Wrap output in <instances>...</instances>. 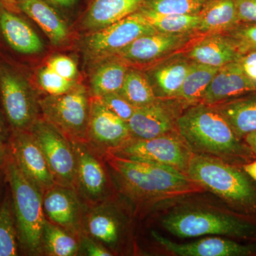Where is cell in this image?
<instances>
[{"label":"cell","instance_id":"d6a6232c","mask_svg":"<svg viewBox=\"0 0 256 256\" xmlns=\"http://www.w3.org/2000/svg\"><path fill=\"white\" fill-rule=\"evenodd\" d=\"M206 0H144L140 9L162 14H198Z\"/></svg>","mask_w":256,"mask_h":256},{"label":"cell","instance_id":"4fadbf2b","mask_svg":"<svg viewBox=\"0 0 256 256\" xmlns=\"http://www.w3.org/2000/svg\"><path fill=\"white\" fill-rule=\"evenodd\" d=\"M132 137L127 122L109 110L98 98L90 100L87 142L110 151Z\"/></svg>","mask_w":256,"mask_h":256},{"label":"cell","instance_id":"277c9868","mask_svg":"<svg viewBox=\"0 0 256 256\" xmlns=\"http://www.w3.org/2000/svg\"><path fill=\"white\" fill-rule=\"evenodd\" d=\"M186 174L197 184L230 201L249 202L255 196L252 185L240 172L207 154H192Z\"/></svg>","mask_w":256,"mask_h":256},{"label":"cell","instance_id":"5b68a950","mask_svg":"<svg viewBox=\"0 0 256 256\" xmlns=\"http://www.w3.org/2000/svg\"><path fill=\"white\" fill-rule=\"evenodd\" d=\"M44 118L70 140L87 142L90 100L85 88L76 85L66 94L38 100Z\"/></svg>","mask_w":256,"mask_h":256},{"label":"cell","instance_id":"60d3db41","mask_svg":"<svg viewBox=\"0 0 256 256\" xmlns=\"http://www.w3.org/2000/svg\"><path fill=\"white\" fill-rule=\"evenodd\" d=\"M10 134L6 124H5L4 118L0 110V144L8 146Z\"/></svg>","mask_w":256,"mask_h":256},{"label":"cell","instance_id":"b9f144b4","mask_svg":"<svg viewBox=\"0 0 256 256\" xmlns=\"http://www.w3.org/2000/svg\"><path fill=\"white\" fill-rule=\"evenodd\" d=\"M0 2L4 6L5 9L13 12H16L20 9L16 0H0Z\"/></svg>","mask_w":256,"mask_h":256},{"label":"cell","instance_id":"1f68e13d","mask_svg":"<svg viewBox=\"0 0 256 256\" xmlns=\"http://www.w3.org/2000/svg\"><path fill=\"white\" fill-rule=\"evenodd\" d=\"M18 244L12 202L8 197L0 206V256H18Z\"/></svg>","mask_w":256,"mask_h":256},{"label":"cell","instance_id":"cb8c5ba5","mask_svg":"<svg viewBox=\"0 0 256 256\" xmlns=\"http://www.w3.org/2000/svg\"><path fill=\"white\" fill-rule=\"evenodd\" d=\"M237 137L256 131V92L216 104Z\"/></svg>","mask_w":256,"mask_h":256},{"label":"cell","instance_id":"8992f818","mask_svg":"<svg viewBox=\"0 0 256 256\" xmlns=\"http://www.w3.org/2000/svg\"><path fill=\"white\" fill-rule=\"evenodd\" d=\"M28 131L41 148L56 184L75 188L76 156L72 140L46 120H37Z\"/></svg>","mask_w":256,"mask_h":256},{"label":"cell","instance_id":"f6af8a7d","mask_svg":"<svg viewBox=\"0 0 256 256\" xmlns=\"http://www.w3.org/2000/svg\"><path fill=\"white\" fill-rule=\"evenodd\" d=\"M245 137L248 144L254 150L256 151V131L247 134Z\"/></svg>","mask_w":256,"mask_h":256},{"label":"cell","instance_id":"4316f807","mask_svg":"<svg viewBox=\"0 0 256 256\" xmlns=\"http://www.w3.org/2000/svg\"><path fill=\"white\" fill-rule=\"evenodd\" d=\"M218 69L193 62L182 86L172 100L190 107L200 104Z\"/></svg>","mask_w":256,"mask_h":256},{"label":"cell","instance_id":"e0dca14e","mask_svg":"<svg viewBox=\"0 0 256 256\" xmlns=\"http://www.w3.org/2000/svg\"><path fill=\"white\" fill-rule=\"evenodd\" d=\"M156 242L170 252L181 256H240L250 255L256 246H245L233 240L210 237L188 244H176L163 236L152 232Z\"/></svg>","mask_w":256,"mask_h":256},{"label":"cell","instance_id":"44dd1931","mask_svg":"<svg viewBox=\"0 0 256 256\" xmlns=\"http://www.w3.org/2000/svg\"><path fill=\"white\" fill-rule=\"evenodd\" d=\"M15 12L0 11V32L9 46L22 54H35L43 50V44L36 32Z\"/></svg>","mask_w":256,"mask_h":256},{"label":"cell","instance_id":"8d00e7d4","mask_svg":"<svg viewBox=\"0 0 256 256\" xmlns=\"http://www.w3.org/2000/svg\"><path fill=\"white\" fill-rule=\"evenodd\" d=\"M46 66L55 73L70 80H75L78 75L76 64L66 56H56L47 62Z\"/></svg>","mask_w":256,"mask_h":256},{"label":"cell","instance_id":"7402d4cb","mask_svg":"<svg viewBox=\"0 0 256 256\" xmlns=\"http://www.w3.org/2000/svg\"><path fill=\"white\" fill-rule=\"evenodd\" d=\"M144 0H94L84 25L94 32L107 28L140 9Z\"/></svg>","mask_w":256,"mask_h":256},{"label":"cell","instance_id":"2e32d148","mask_svg":"<svg viewBox=\"0 0 256 256\" xmlns=\"http://www.w3.org/2000/svg\"><path fill=\"white\" fill-rule=\"evenodd\" d=\"M192 64L184 52L170 56L146 68L144 73L156 97L172 100L182 86Z\"/></svg>","mask_w":256,"mask_h":256},{"label":"cell","instance_id":"f546056e","mask_svg":"<svg viewBox=\"0 0 256 256\" xmlns=\"http://www.w3.org/2000/svg\"><path fill=\"white\" fill-rule=\"evenodd\" d=\"M119 94L136 108L149 105L159 99L146 74L137 68L128 69Z\"/></svg>","mask_w":256,"mask_h":256},{"label":"cell","instance_id":"74e56055","mask_svg":"<svg viewBox=\"0 0 256 256\" xmlns=\"http://www.w3.org/2000/svg\"><path fill=\"white\" fill-rule=\"evenodd\" d=\"M236 62L244 75L256 85V50H248L240 54Z\"/></svg>","mask_w":256,"mask_h":256},{"label":"cell","instance_id":"ee69618b","mask_svg":"<svg viewBox=\"0 0 256 256\" xmlns=\"http://www.w3.org/2000/svg\"><path fill=\"white\" fill-rule=\"evenodd\" d=\"M8 154H9L8 146L0 144V168L4 166Z\"/></svg>","mask_w":256,"mask_h":256},{"label":"cell","instance_id":"f35d334b","mask_svg":"<svg viewBox=\"0 0 256 256\" xmlns=\"http://www.w3.org/2000/svg\"><path fill=\"white\" fill-rule=\"evenodd\" d=\"M240 24L256 23V0H235Z\"/></svg>","mask_w":256,"mask_h":256},{"label":"cell","instance_id":"e575fe53","mask_svg":"<svg viewBox=\"0 0 256 256\" xmlns=\"http://www.w3.org/2000/svg\"><path fill=\"white\" fill-rule=\"evenodd\" d=\"M224 34L232 40L239 54L256 50V23L240 24Z\"/></svg>","mask_w":256,"mask_h":256},{"label":"cell","instance_id":"484cf974","mask_svg":"<svg viewBox=\"0 0 256 256\" xmlns=\"http://www.w3.org/2000/svg\"><path fill=\"white\" fill-rule=\"evenodd\" d=\"M92 74L90 88L94 97L119 92L130 67L127 62L118 56L107 58Z\"/></svg>","mask_w":256,"mask_h":256},{"label":"cell","instance_id":"7bdbcfd3","mask_svg":"<svg viewBox=\"0 0 256 256\" xmlns=\"http://www.w3.org/2000/svg\"><path fill=\"white\" fill-rule=\"evenodd\" d=\"M244 168L246 172L256 181V160L252 163L246 164Z\"/></svg>","mask_w":256,"mask_h":256},{"label":"cell","instance_id":"4dcf8cb0","mask_svg":"<svg viewBox=\"0 0 256 256\" xmlns=\"http://www.w3.org/2000/svg\"><path fill=\"white\" fill-rule=\"evenodd\" d=\"M86 224L88 232L95 240L107 245H114L118 240V222L105 207L94 208L88 216Z\"/></svg>","mask_w":256,"mask_h":256},{"label":"cell","instance_id":"7c38bea8","mask_svg":"<svg viewBox=\"0 0 256 256\" xmlns=\"http://www.w3.org/2000/svg\"><path fill=\"white\" fill-rule=\"evenodd\" d=\"M8 149L22 172L43 194L54 186L46 158L30 131H12Z\"/></svg>","mask_w":256,"mask_h":256},{"label":"cell","instance_id":"9a60e30c","mask_svg":"<svg viewBox=\"0 0 256 256\" xmlns=\"http://www.w3.org/2000/svg\"><path fill=\"white\" fill-rule=\"evenodd\" d=\"M72 142L76 156L75 188L88 201L96 203L102 198L107 188L105 170L87 142Z\"/></svg>","mask_w":256,"mask_h":256},{"label":"cell","instance_id":"3957f363","mask_svg":"<svg viewBox=\"0 0 256 256\" xmlns=\"http://www.w3.org/2000/svg\"><path fill=\"white\" fill-rule=\"evenodd\" d=\"M4 168L11 190L18 242L26 252H41L42 232L46 220L43 194L22 172L10 151Z\"/></svg>","mask_w":256,"mask_h":256},{"label":"cell","instance_id":"d6986e66","mask_svg":"<svg viewBox=\"0 0 256 256\" xmlns=\"http://www.w3.org/2000/svg\"><path fill=\"white\" fill-rule=\"evenodd\" d=\"M252 92H256V84L246 78L236 60L218 69L200 104L216 105Z\"/></svg>","mask_w":256,"mask_h":256},{"label":"cell","instance_id":"8fae6325","mask_svg":"<svg viewBox=\"0 0 256 256\" xmlns=\"http://www.w3.org/2000/svg\"><path fill=\"white\" fill-rule=\"evenodd\" d=\"M198 32L188 34H165L161 32L138 38L118 52V56L128 64L152 65L178 53L193 43Z\"/></svg>","mask_w":256,"mask_h":256},{"label":"cell","instance_id":"ac0fdd59","mask_svg":"<svg viewBox=\"0 0 256 256\" xmlns=\"http://www.w3.org/2000/svg\"><path fill=\"white\" fill-rule=\"evenodd\" d=\"M128 127L136 139H151L169 134L176 126L174 112L170 106L158 99L152 104L136 108Z\"/></svg>","mask_w":256,"mask_h":256},{"label":"cell","instance_id":"6da1fadb","mask_svg":"<svg viewBox=\"0 0 256 256\" xmlns=\"http://www.w3.org/2000/svg\"><path fill=\"white\" fill-rule=\"evenodd\" d=\"M108 162L128 190L141 196H178L200 190L188 174L168 165L108 152Z\"/></svg>","mask_w":256,"mask_h":256},{"label":"cell","instance_id":"7a4b0ae2","mask_svg":"<svg viewBox=\"0 0 256 256\" xmlns=\"http://www.w3.org/2000/svg\"><path fill=\"white\" fill-rule=\"evenodd\" d=\"M176 128L190 148L202 154L230 156L242 152L238 138L215 106H190L176 118Z\"/></svg>","mask_w":256,"mask_h":256},{"label":"cell","instance_id":"d4e9b609","mask_svg":"<svg viewBox=\"0 0 256 256\" xmlns=\"http://www.w3.org/2000/svg\"><path fill=\"white\" fill-rule=\"evenodd\" d=\"M18 6L41 28L54 44H60L68 36L63 20L44 0H18Z\"/></svg>","mask_w":256,"mask_h":256},{"label":"cell","instance_id":"52a82bcc","mask_svg":"<svg viewBox=\"0 0 256 256\" xmlns=\"http://www.w3.org/2000/svg\"><path fill=\"white\" fill-rule=\"evenodd\" d=\"M0 95L12 131H28L37 120L38 101L22 76L8 66H0Z\"/></svg>","mask_w":256,"mask_h":256},{"label":"cell","instance_id":"ba28073f","mask_svg":"<svg viewBox=\"0 0 256 256\" xmlns=\"http://www.w3.org/2000/svg\"><path fill=\"white\" fill-rule=\"evenodd\" d=\"M162 224L170 233L180 238L212 235L244 236L252 232L250 224L234 217L201 210L170 215L162 220Z\"/></svg>","mask_w":256,"mask_h":256},{"label":"cell","instance_id":"ffe728a7","mask_svg":"<svg viewBox=\"0 0 256 256\" xmlns=\"http://www.w3.org/2000/svg\"><path fill=\"white\" fill-rule=\"evenodd\" d=\"M184 54L195 63L215 68L236 62L240 54L226 34H205L196 42H193Z\"/></svg>","mask_w":256,"mask_h":256},{"label":"cell","instance_id":"836d02e7","mask_svg":"<svg viewBox=\"0 0 256 256\" xmlns=\"http://www.w3.org/2000/svg\"><path fill=\"white\" fill-rule=\"evenodd\" d=\"M38 78L40 86L50 96L66 94L76 85L74 80L63 78L46 66L40 70Z\"/></svg>","mask_w":256,"mask_h":256},{"label":"cell","instance_id":"9c48e42d","mask_svg":"<svg viewBox=\"0 0 256 256\" xmlns=\"http://www.w3.org/2000/svg\"><path fill=\"white\" fill-rule=\"evenodd\" d=\"M186 143L166 134L151 139L130 140L108 152L130 159L168 165L186 173L192 153Z\"/></svg>","mask_w":256,"mask_h":256},{"label":"cell","instance_id":"83f0119b","mask_svg":"<svg viewBox=\"0 0 256 256\" xmlns=\"http://www.w3.org/2000/svg\"><path fill=\"white\" fill-rule=\"evenodd\" d=\"M42 250L52 256H74L80 249L73 234L50 220H45L42 236Z\"/></svg>","mask_w":256,"mask_h":256},{"label":"cell","instance_id":"5bb4252c","mask_svg":"<svg viewBox=\"0 0 256 256\" xmlns=\"http://www.w3.org/2000/svg\"><path fill=\"white\" fill-rule=\"evenodd\" d=\"M43 208L50 222L72 234L79 232L82 206L75 188L55 184L44 193Z\"/></svg>","mask_w":256,"mask_h":256},{"label":"cell","instance_id":"30bf717a","mask_svg":"<svg viewBox=\"0 0 256 256\" xmlns=\"http://www.w3.org/2000/svg\"><path fill=\"white\" fill-rule=\"evenodd\" d=\"M158 32L139 11L117 22L92 32L86 41L88 53L94 58H107L139 37Z\"/></svg>","mask_w":256,"mask_h":256},{"label":"cell","instance_id":"ab89813d","mask_svg":"<svg viewBox=\"0 0 256 256\" xmlns=\"http://www.w3.org/2000/svg\"><path fill=\"white\" fill-rule=\"evenodd\" d=\"M80 247H82L86 255L90 256H112L108 250L100 245L98 242H96L94 238H90L88 236H82L80 240Z\"/></svg>","mask_w":256,"mask_h":256},{"label":"cell","instance_id":"603a6c76","mask_svg":"<svg viewBox=\"0 0 256 256\" xmlns=\"http://www.w3.org/2000/svg\"><path fill=\"white\" fill-rule=\"evenodd\" d=\"M198 16L197 32L204 35L227 33L240 24L235 0H206Z\"/></svg>","mask_w":256,"mask_h":256},{"label":"cell","instance_id":"bcb514c9","mask_svg":"<svg viewBox=\"0 0 256 256\" xmlns=\"http://www.w3.org/2000/svg\"><path fill=\"white\" fill-rule=\"evenodd\" d=\"M48 1L60 6H68L74 4L77 0H48Z\"/></svg>","mask_w":256,"mask_h":256},{"label":"cell","instance_id":"f1b7e54d","mask_svg":"<svg viewBox=\"0 0 256 256\" xmlns=\"http://www.w3.org/2000/svg\"><path fill=\"white\" fill-rule=\"evenodd\" d=\"M138 11L158 32L176 34L198 32V14H162L142 9Z\"/></svg>","mask_w":256,"mask_h":256},{"label":"cell","instance_id":"d590c367","mask_svg":"<svg viewBox=\"0 0 256 256\" xmlns=\"http://www.w3.org/2000/svg\"><path fill=\"white\" fill-rule=\"evenodd\" d=\"M110 111L116 114L122 120L128 122L132 117L136 108L132 106L129 101L119 94H108V95L97 97Z\"/></svg>","mask_w":256,"mask_h":256}]
</instances>
